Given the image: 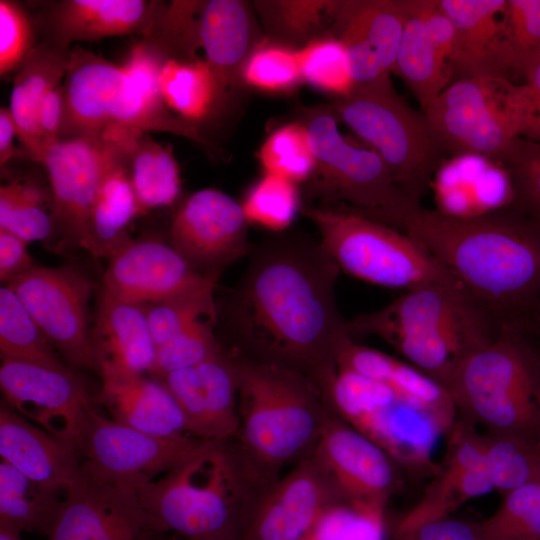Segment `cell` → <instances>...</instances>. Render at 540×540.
Wrapping results in <instances>:
<instances>
[{
  "label": "cell",
  "instance_id": "obj_53",
  "mask_svg": "<svg viewBox=\"0 0 540 540\" xmlns=\"http://www.w3.org/2000/svg\"><path fill=\"white\" fill-rule=\"evenodd\" d=\"M394 540H484V537L480 522L447 517L396 532Z\"/></svg>",
  "mask_w": 540,
  "mask_h": 540
},
{
  "label": "cell",
  "instance_id": "obj_25",
  "mask_svg": "<svg viewBox=\"0 0 540 540\" xmlns=\"http://www.w3.org/2000/svg\"><path fill=\"white\" fill-rule=\"evenodd\" d=\"M98 372L101 386L93 399L109 418L159 437L191 436L180 406L161 381L107 368Z\"/></svg>",
  "mask_w": 540,
  "mask_h": 540
},
{
  "label": "cell",
  "instance_id": "obj_26",
  "mask_svg": "<svg viewBox=\"0 0 540 540\" xmlns=\"http://www.w3.org/2000/svg\"><path fill=\"white\" fill-rule=\"evenodd\" d=\"M0 455L30 479L63 492L78 478L82 465L77 448L29 421L3 399Z\"/></svg>",
  "mask_w": 540,
  "mask_h": 540
},
{
  "label": "cell",
  "instance_id": "obj_33",
  "mask_svg": "<svg viewBox=\"0 0 540 540\" xmlns=\"http://www.w3.org/2000/svg\"><path fill=\"white\" fill-rule=\"evenodd\" d=\"M70 49H62L42 41L30 52L13 80L10 111L18 138L28 157L39 162L44 141L38 124L39 105L46 93L62 83L70 62Z\"/></svg>",
  "mask_w": 540,
  "mask_h": 540
},
{
  "label": "cell",
  "instance_id": "obj_7",
  "mask_svg": "<svg viewBox=\"0 0 540 540\" xmlns=\"http://www.w3.org/2000/svg\"><path fill=\"white\" fill-rule=\"evenodd\" d=\"M229 354L237 379L238 434L250 453L278 465L317 442L323 422L317 415L319 386L289 367L235 350Z\"/></svg>",
  "mask_w": 540,
  "mask_h": 540
},
{
  "label": "cell",
  "instance_id": "obj_22",
  "mask_svg": "<svg viewBox=\"0 0 540 540\" xmlns=\"http://www.w3.org/2000/svg\"><path fill=\"white\" fill-rule=\"evenodd\" d=\"M161 381L180 406L191 436L226 442L238 434L237 379L224 351L192 367L168 373Z\"/></svg>",
  "mask_w": 540,
  "mask_h": 540
},
{
  "label": "cell",
  "instance_id": "obj_36",
  "mask_svg": "<svg viewBox=\"0 0 540 540\" xmlns=\"http://www.w3.org/2000/svg\"><path fill=\"white\" fill-rule=\"evenodd\" d=\"M66 492L40 484L9 463H0V522L48 536Z\"/></svg>",
  "mask_w": 540,
  "mask_h": 540
},
{
  "label": "cell",
  "instance_id": "obj_34",
  "mask_svg": "<svg viewBox=\"0 0 540 540\" xmlns=\"http://www.w3.org/2000/svg\"><path fill=\"white\" fill-rule=\"evenodd\" d=\"M406 11L395 74L402 78L424 111L452 82L450 56L427 26L424 0H406Z\"/></svg>",
  "mask_w": 540,
  "mask_h": 540
},
{
  "label": "cell",
  "instance_id": "obj_59",
  "mask_svg": "<svg viewBox=\"0 0 540 540\" xmlns=\"http://www.w3.org/2000/svg\"><path fill=\"white\" fill-rule=\"evenodd\" d=\"M21 533L13 526L0 522V540H22Z\"/></svg>",
  "mask_w": 540,
  "mask_h": 540
},
{
  "label": "cell",
  "instance_id": "obj_12",
  "mask_svg": "<svg viewBox=\"0 0 540 540\" xmlns=\"http://www.w3.org/2000/svg\"><path fill=\"white\" fill-rule=\"evenodd\" d=\"M341 418L386 451L414 477H432L433 451L452 427L383 383L337 369L325 388ZM454 424V423H453Z\"/></svg>",
  "mask_w": 540,
  "mask_h": 540
},
{
  "label": "cell",
  "instance_id": "obj_50",
  "mask_svg": "<svg viewBox=\"0 0 540 540\" xmlns=\"http://www.w3.org/2000/svg\"><path fill=\"white\" fill-rule=\"evenodd\" d=\"M146 311L156 346H160L200 320L218 323L214 292L186 295L151 304Z\"/></svg>",
  "mask_w": 540,
  "mask_h": 540
},
{
  "label": "cell",
  "instance_id": "obj_58",
  "mask_svg": "<svg viewBox=\"0 0 540 540\" xmlns=\"http://www.w3.org/2000/svg\"><path fill=\"white\" fill-rule=\"evenodd\" d=\"M519 327L533 346L540 360V315L534 311L519 322Z\"/></svg>",
  "mask_w": 540,
  "mask_h": 540
},
{
  "label": "cell",
  "instance_id": "obj_13",
  "mask_svg": "<svg viewBox=\"0 0 540 540\" xmlns=\"http://www.w3.org/2000/svg\"><path fill=\"white\" fill-rule=\"evenodd\" d=\"M142 134L64 138L45 148L39 163L48 175L60 246L83 248L88 217L102 182L113 168L129 159Z\"/></svg>",
  "mask_w": 540,
  "mask_h": 540
},
{
  "label": "cell",
  "instance_id": "obj_28",
  "mask_svg": "<svg viewBox=\"0 0 540 540\" xmlns=\"http://www.w3.org/2000/svg\"><path fill=\"white\" fill-rule=\"evenodd\" d=\"M92 348L98 370L107 368L150 374L154 367L157 346L151 334L146 311L141 305L102 293L92 329Z\"/></svg>",
  "mask_w": 540,
  "mask_h": 540
},
{
  "label": "cell",
  "instance_id": "obj_4",
  "mask_svg": "<svg viewBox=\"0 0 540 540\" xmlns=\"http://www.w3.org/2000/svg\"><path fill=\"white\" fill-rule=\"evenodd\" d=\"M446 390L457 418L487 433L540 441V360L515 322L470 353Z\"/></svg>",
  "mask_w": 540,
  "mask_h": 540
},
{
  "label": "cell",
  "instance_id": "obj_39",
  "mask_svg": "<svg viewBox=\"0 0 540 540\" xmlns=\"http://www.w3.org/2000/svg\"><path fill=\"white\" fill-rule=\"evenodd\" d=\"M0 356L55 368L67 367L7 285L0 288Z\"/></svg>",
  "mask_w": 540,
  "mask_h": 540
},
{
  "label": "cell",
  "instance_id": "obj_6",
  "mask_svg": "<svg viewBox=\"0 0 540 540\" xmlns=\"http://www.w3.org/2000/svg\"><path fill=\"white\" fill-rule=\"evenodd\" d=\"M63 90L64 114L59 139L99 137L115 132H162L215 149L196 126L170 112L123 65L78 45L71 49Z\"/></svg>",
  "mask_w": 540,
  "mask_h": 540
},
{
  "label": "cell",
  "instance_id": "obj_48",
  "mask_svg": "<svg viewBox=\"0 0 540 540\" xmlns=\"http://www.w3.org/2000/svg\"><path fill=\"white\" fill-rule=\"evenodd\" d=\"M240 81L268 93L293 91L304 82L297 51L270 40L262 41L243 65Z\"/></svg>",
  "mask_w": 540,
  "mask_h": 540
},
{
  "label": "cell",
  "instance_id": "obj_38",
  "mask_svg": "<svg viewBox=\"0 0 540 540\" xmlns=\"http://www.w3.org/2000/svg\"><path fill=\"white\" fill-rule=\"evenodd\" d=\"M337 1L264 0L254 7L270 41L298 50L329 34Z\"/></svg>",
  "mask_w": 540,
  "mask_h": 540
},
{
  "label": "cell",
  "instance_id": "obj_14",
  "mask_svg": "<svg viewBox=\"0 0 540 540\" xmlns=\"http://www.w3.org/2000/svg\"><path fill=\"white\" fill-rule=\"evenodd\" d=\"M209 443L193 436L151 435L101 415L92 408L78 450L82 468L92 475L139 488L196 455Z\"/></svg>",
  "mask_w": 540,
  "mask_h": 540
},
{
  "label": "cell",
  "instance_id": "obj_51",
  "mask_svg": "<svg viewBox=\"0 0 540 540\" xmlns=\"http://www.w3.org/2000/svg\"><path fill=\"white\" fill-rule=\"evenodd\" d=\"M504 19L512 75L525 79L540 59V0H507Z\"/></svg>",
  "mask_w": 540,
  "mask_h": 540
},
{
  "label": "cell",
  "instance_id": "obj_37",
  "mask_svg": "<svg viewBox=\"0 0 540 540\" xmlns=\"http://www.w3.org/2000/svg\"><path fill=\"white\" fill-rule=\"evenodd\" d=\"M128 168L140 213L169 206L177 199L180 170L171 147L142 134L131 148Z\"/></svg>",
  "mask_w": 540,
  "mask_h": 540
},
{
  "label": "cell",
  "instance_id": "obj_57",
  "mask_svg": "<svg viewBox=\"0 0 540 540\" xmlns=\"http://www.w3.org/2000/svg\"><path fill=\"white\" fill-rule=\"evenodd\" d=\"M18 137L15 121L9 108L0 109V165L1 168L14 157V137Z\"/></svg>",
  "mask_w": 540,
  "mask_h": 540
},
{
  "label": "cell",
  "instance_id": "obj_23",
  "mask_svg": "<svg viewBox=\"0 0 540 540\" xmlns=\"http://www.w3.org/2000/svg\"><path fill=\"white\" fill-rule=\"evenodd\" d=\"M454 27L452 82L474 76L510 79L504 13L507 0H438Z\"/></svg>",
  "mask_w": 540,
  "mask_h": 540
},
{
  "label": "cell",
  "instance_id": "obj_41",
  "mask_svg": "<svg viewBox=\"0 0 540 540\" xmlns=\"http://www.w3.org/2000/svg\"><path fill=\"white\" fill-rule=\"evenodd\" d=\"M480 527L484 540H540V475L503 495Z\"/></svg>",
  "mask_w": 540,
  "mask_h": 540
},
{
  "label": "cell",
  "instance_id": "obj_30",
  "mask_svg": "<svg viewBox=\"0 0 540 540\" xmlns=\"http://www.w3.org/2000/svg\"><path fill=\"white\" fill-rule=\"evenodd\" d=\"M143 38L153 48L158 94L170 112L196 126L224 105L229 95L204 59L168 53L149 38Z\"/></svg>",
  "mask_w": 540,
  "mask_h": 540
},
{
  "label": "cell",
  "instance_id": "obj_9",
  "mask_svg": "<svg viewBox=\"0 0 540 540\" xmlns=\"http://www.w3.org/2000/svg\"><path fill=\"white\" fill-rule=\"evenodd\" d=\"M300 212L316 226L339 269L358 279L404 290L459 282L401 230L343 208L302 203Z\"/></svg>",
  "mask_w": 540,
  "mask_h": 540
},
{
  "label": "cell",
  "instance_id": "obj_27",
  "mask_svg": "<svg viewBox=\"0 0 540 540\" xmlns=\"http://www.w3.org/2000/svg\"><path fill=\"white\" fill-rule=\"evenodd\" d=\"M195 40L228 95L240 82L246 60L263 41L250 5L240 0L200 1Z\"/></svg>",
  "mask_w": 540,
  "mask_h": 540
},
{
  "label": "cell",
  "instance_id": "obj_24",
  "mask_svg": "<svg viewBox=\"0 0 540 540\" xmlns=\"http://www.w3.org/2000/svg\"><path fill=\"white\" fill-rule=\"evenodd\" d=\"M161 4L144 0H62L50 2L41 15L45 39L69 49L72 42L94 41L135 32L144 34Z\"/></svg>",
  "mask_w": 540,
  "mask_h": 540
},
{
  "label": "cell",
  "instance_id": "obj_2",
  "mask_svg": "<svg viewBox=\"0 0 540 540\" xmlns=\"http://www.w3.org/2000/svg\"><path fill=\"white\" fill-rule=\"evenodd\" d=\"M398 230L417 240L502 321L540 301V226L510 204L475 216L412 207Z\"/></svg>",
  "mask_w": 540,
  "mask_h": 540
},
{
  "label": "cell",
  "instance_id": "obj_19",
  "mask_svg": "<svg viewBox=\"0 0 540 540\" xmlns=\"http://www.w3.org/2000/svg\"><path fill=\"white\" fill-rule=\"evenodd\" d=\"M217 280L197 272L173 247L158 239L131 240L109 258L103 294L137 304H155L214 292Z\"/></svg>",
  "mask_w": 540,
  "mask_h": 540
},
{
  "label": "cell",
  "instance_id": "obj_43",
  "mask_svg": "<svg viewBox=\"0 0 540 540\" xmlns=\"http://www.w3.org/2000/svg\"><path fill=\"white\" fill-rule=\"evenodd\" d=\"M44 196L32 184L11 181L0 188V230L25 242L45 240L55 232L52 213L44 209Z\"/></svg>",
  "mask_w": 540,
  "mask_h": 540
},
{
  "label": "cell",
  "instance_id": "obj_11",
  "mask_svg": "<svg viewBox=\"0 0 540 540\" xmlns=\"http://www.w3.org/2000/svg\"><path fill=\"white\" fill-rule=\"evenodd\" d=\"M422 112L446 154L495 162L524 137L531 115L526 85L500 76L454 80Z\"/></svg>",
  "mask_w": 540,
  "mask_h": 540
},
{
  "label": "cell",
  "instance_id": "obj_32",
  "mask_svg": "<svg viewBox=\"0 0 540 540\" xmlns=\"http://www.w3.org/2000/svg\"><path fill=\"white\" fill-rule=\"evenodd\" d=\"M406 0H341L329 34L344 46L374 52L386 74H395L397 54L406 21Z\"/></svg>",
  "mask_w": 540,
  "mask_h": 540
},
{
  "label": "cell",
  "instance_id": "obj_56",
  "mask_svg": "<svg viewBox=\"0 0 540 540\" xmlns=\"http://www.w3.org/2000/svg\"><path fill=\"white\" fill-rule=\"evenodd\" d=\"M524 80L531 110L524 138L540 143V59L529 69Z\"/></svg>",
  "mask_w": 540,
  "mask_h": 540
},
{
  "label": "cell",
  "instance_id": "obj_49",
  "mask_svg": "<svg viewBox=\"0 0 540 540\" xmlns=\"http://www.w3.org/2000/svg\"><path fill=\"white\" fill-rule=\"evenodd\" d=\"M216 324L211 320H200L158 346L151 377L160 380L170 372L220 355L224 350L214 332Z\"/></svg>",
  "mask_w": 540,
  "mask_h": 540
},
{
  "label": "cell",
  "instance_id": "obj_35",
  "mask_svg": "<svg viewBox=\"0 0 540 540\" xmlns=\"http://www.w3.org/2000/svg\"><path fill=\"white\" fill-rule=\"evenodd\" d=\"M129 159L117 165L102 182L86 226L83 249L110 258L131 239L127 227L140 210L129 177Z\"/></svg>",
  "mask_w": 540,
  "mask_h": 540
},
{
  "label": "cell",
  "instance_id": "obj_44",
  "mask_svg": "<svg viewBox=\"0 0 540 540\" xmlns=\"http://www.w3.org/2000/svg\"><path fill=\"white\" fill-rule=\"evenodd\" d=\"M296 51L304 82L335 97L353 89L348 55L337 38L327 34Z\"/></svg>",
  "mask_w": 540,
  "mask_h": 540
},
{
  "label": "cell",
  "instance_id": "obj_3",
  "mask_svg": "<svg viewBox=\"0 0 540 540\" xmlns=\"http://www.w3.org/2000/svg\"><path fill=\"white\" fill-rule=\"evenodd\" d=\"M460 282L426 284L348 321L351 337L373 335L446 388L461 362L504 325Z\"/></svg>",
  "mask_w": 540,
  "mask_h": 540
},
{
  "label": "cell",
  "instance_id": "obj_47",
  "mask_svg": "<svg viewBox=\"0 0 540 540\" xmlns=\"http://www.w3.org/2000/svg\"><path fill=\"white\" fill-rule=\"evenodd\" d=\"M512 191V207L540 226V143L516 138L496 161Z\"/></svg>",
  "mask_w": 540,
  "mask_h": 540
},
{
  "label": "cell",
  "instance_id": "obj_18",
  "mask_svg": "<svg viewBox=\"0 0 540 540\" xmlns=\"http://www.w3.org/2000/svg\"><path fill=\"white\" fill-rule=\"evenodd\" d=\"M248 220L241 203L229 195L202 189L176 212L170 245L200 274L214 280L250 251Z\"/></svg>",
  "mask_w": 540,
  "mask_h": 540
},
{
  "label": "cell",
  "instance_id": "obj_20",
  "mask_svg": "<svg viewBox=\"0 0 540 540\" xmlns=\"http://www.w3.org/2000/svg\"><path fill=\"white\" fill-rule=\"evenodd\" d=\"M315 459L344 499L386 505L401 485L397 462L343 419L323 420Z\"/></svg>",
  "mask_w": 540,
  "mask_h": 540
},
{
  "label": "cell",
  "instance_id": "obj_17",
  "mask_svg": "<svg viewBox=\"0 0 540 540\" xmlns=\"http://www.w3.org/2000/svg\"><path fill=\"white\" fill-rule=\"evenodd\" d=\"M157 533L136 488L100 479L81 466L47 540H150Z\"/></svg>",
  "mask_w": 540,
  "mask_h": 540
},
{
  "label": "cell",
  "instance_id": "obj_16",
  "mask_svg": "<svg viewBox=\"0 0 540 540\" xmlns=\"http://www.w3.org/2000/svg\"><path fill=\"white\" fill-rule=\"evenodd\" d=\"M0 388L3 400L17 413L78 450L94 399L69 367L1 358Z\"/></svg>",
  "mask_w": 540,
  "mask_h": 540
},
{
  "label": "cell",
  "instance_id": "obj_40",
  "mask_svg": "<svg viewBox=\"0 0 540 540\" xmlns=\"http://www.w3.org/2000/svg\"><path fill=\"white\" fill-rule=\"evenodd\" d=\"M483 435L485 466L493 490L501 496L540 475V441L491 433Z\"/></svg>",
  "mask_w": 540,
  "mask_h": 540
},
{
  "label": "cell",
  "instance_id": "obj_21",
  "mask_svg": "<svg viewBox=\"0 0 540 540\" xmlns=\"http://www.w3.org/2000/svg\"><path fill=\"white\" fill-rule=\"evenodd\" d=\"M340 499L317 460L304 461L261 499L239 540H313L323 512Z\"/></svg>",
  "mask_w": 540,
  "mask_h": 540
},
{
  "label": "cell",
  "instance_id": "obj_55",
  "mask_svg": "<svg viewBox=\"0 0 540 540\" xmlns=\"http://www.w3.org/2000/svg\"><path fill=\"white\" fill-rule=\"evenodd\" d=\"M64 114L63 83L50 89L38 109V124L45 148L59 139Z\"/></svg>",
  "mask_w": 540,
  "mask_h": 540
},
{
  "label": "cell",
  "instance_id": "obj_29",
  "mask_svg": "<svg viewBox=\"0 0 540 540\" xmlns=\"http://www.w3.org/2000/svg\"><path fill=\"white\" fill-rule=\"evenodd\" d=\"M337 369H344L383 383L411 403L450 425L457 419L453 401L442 385L405 360L360 345L353 338L339 349Z\"/></svg>",
  "mask_w": 540,
  "mask_h": 540
},
{
  "label": "cell",
  "instance_id": "obj_15",
  "mask_svg": "<svg viewBox=\"0 0 540 540\" xmlns=\"http://www.w3.org/2000/svg\"><path fill=\"white\" fill-rule=\"evenodd\" d=\"M5 285L72 367L98 370L89 328L93 284L84 272L69 265H35Z\"/></svg>",
  "mask_w": 540,
  "mask_h": 540
},
{
  "label": "cell",
  "instance_id": "obj_42",
  "mask_svg": "<svg viewBox=\"0 0 540 540\" xmlns=\"http://www.w3.org/2000/svg\"><path fill=\"white\" fill-rule=\"evenodd\" d=\"M258 158L264 173L296 184L306 183L316 165L306 127L301 122L286 124L273 131L262 143Z\"/></svg>",
  "mask_w": 540,
  "mask_h": 540
},
{
  "label": "cell",
  "instance_id": "obj_52",
  "mask_svg": "<svg viewBox=\"0 0 540 540\" xmlns=\"http://www.w3.org/2000/svg\"><path fill=\"white\" fill-rule=\"evenodd\" d=\"M35 46L28 13L15 1L0 0V75L19 68Z\"/></svg>",
  "mask_w": 540,
  "mask_h": 540
},
{
  "label": "cell",
  "instance_id": "obj_10",
  "mask_svg": "<svg viewBox=\"0 0 540 540\" xmlns=\"http://www.w3.org/2000/svg\"><path fill=\"white\" fill-rule=\"evenodd\" d=\"M301 123L316 162L307 188L324 206L347 209L398 229L406 212L419 205L398 188L374 150L343 137L331 109L305 108Z\"/></svg>",
  "mask_w": 540,
  "mask_h": 540
},
{
  "label": "cell",
  "instance_id": "obj_31",
  "mask_svg": "<svg viewBox=\"0 0 540 540\" xmlns=\"http://www.w3.org/2000/svg\"><path fill=\"white\" fill-rule=\"evenodd\" d=\"M418 504L398 523L396 532L444 519L467 501L493 490L486 466L464 447L448 445L445 456Z\"/></svg>",
  "mask_w": 540,
  "mask_h": 540
},
{
  "label": "cell",
  "instance_id": "obj_5",
  "mask_svg": "<svg viewBox=\"0 0 540 540\" xmlns=\"http://www.w3.org/2000/svg\"><path fill=\"white\" fill-rule=\"evenodd\" d=\"M240 468L225 442H209L182 465L137 488L154 528L188 540H239Z\"/></svg>",
  "mask_w": 540,
  "mask_h": 540
},
{
  "label": "cell",
  "instance_id": "obj_46",
  "mask_svg": "<svg viewBox=\"0 0 540 540\" xmlns=\"http://www.w3.org/2000/svg\"><path fill=\"white\" fill-rule=\"evenodd\" d=\"M301 205L296 183L267 173L254 183L241 203L249 223L272 231L289 227Z\"/></svg>",
  "mask_w": 540,
  "mask_h": 540
},
{
  "label": "cell",
  "instance_id": "obj_60",
  "mask_svg": "<svg viewBox=\"0 0 540 540\" xmlns=\"http://www.w3.org/2000/svg\"><path fill=\"white\" fill-rule=\"evenodd\" d=\"M150 540H188L174 533H157Z\"/></svg>",
  "mask_w": 540,
  "mask_h": 540
},
{
  "label": "cell",
  "instance_id": "obj_1",
  "mask_svg": "<svg viewBox=\"0 0 540 540\" xmlns=\"http://www.w3.org/2000/svg\"><path fill=\"white\" fill-rule=\"evenodd\" d=\"M339 271L320 242L284 236L259 246L226 304V327L244 348L237 351L297 370L324 389L352 338L336 305Z\"/></svg>",
  "mask_w": 540,
  "mask_h": 540
},
{
  "label": "cell",
  "instance_id": "obj_8",
  "mask_svg": "<svg viewBox=\"0 0 540 540\" xmlns=\"http://www.w3.org/2000/svg\"><path fill=\"white\" fill-rule=\"evenodd\" d=\"M330 109L381 157L403 194L420 204L447 154L424 113L396 92L391 78L354 86Z\"/></svg>",
  "mask_w": 540,
  "mask_h": 540
},
{
  "label": "cell",
  "instance_id": "obj_45",
  "mask_svg": "<svg viewBox=\"0 0 540 540\" xmlns=\"http://www.w3.org/2000/svg\"><path fill=\"white\" fill-rule=\"evenodd\" d=\"M385 505L340 499L320 517L313 540H385Z\"/></svg>",
  "mask_w": 540,
  "mask_h": 540
},
{
  "label": "cell",
  "instance_id": "obj_61",
  "mask_svg": "<svg viewBox=\"0 0 540 540\" xmlns=\"http://www.w3.org/2000/svg\"><path fill=\"white\" fill-rule=\"evenodd\" d=\"M536 311L540 315V301L536 305Z\"/></svg>",
  "mask_w": 540,
  "mask_h": 540
},
{
  "label": "cell",
  "instance_id": "obj_54",
  "mask_svg": "<svg viewBox=\"0 0 540 540\" xmlns=\"http://www.w3.org/2000/svg\"><path fill=\"white\" fill-rule=\"evenodd\" d=\"M36 264L27 249V242L0 230V280L7 284Z\"/></svg>",
  "mask_w": 540,
  "mask_h": 540
}]
</instances>
